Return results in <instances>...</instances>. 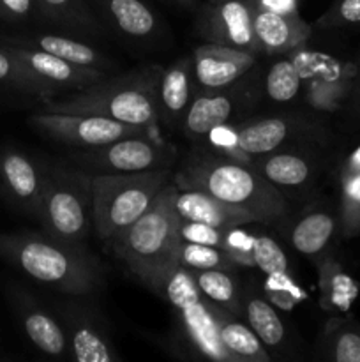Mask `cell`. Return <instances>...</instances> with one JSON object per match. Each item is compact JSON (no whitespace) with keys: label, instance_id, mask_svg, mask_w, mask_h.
I'll use <instances>...</instances> for the list:
<instances>
[{"label":"cell","instance_id":"cell-1","mask_svg":"<svg viewBox=\"0 0 360 362\" xmlns=\"http://www.w3.org/2000/svg\"><path fill=\"white\" fill-rule=\"evenodd\" d=\"M176 186H193L251 212L260 223L281 221L289 212L286 194L239 159L196 147L175 175Z\"/></svg>","mask_w":360,"mask_h":362},{"label":"cell","instance_id":"cell-2","mask_svg":"<svg viewBox=\"0 0 360 362\" xmlns=\"http://www.w3.org/2000/svg\"><path fill=\"white\" fill-rule=\"evenodd\" d=\"M173 191L175 182L169 180L150 207L108 243L131 274L157 296L176 265L179 218L173 209Z\"/></svg>","mask_w":360,"mask_h":362},{"label":"cell","instance_id":"cell-3","mask_svg":"<svg viewBox=\"0 0 360 362\" xmlns=\"http://www.w3.org/2000/svg\"><path fill=\"white\" fill-rule=\"evenodd\" d=\"M161 66L133 69L119 76H106L81 90L46 101L44 112L99 115L131 126L157 131V87Z\"/></svg>","mask_w":360,"mask_h":362},{"label":"cell","instance_id":"cell-4","mask_svg":"<svg viewBox=\"0 0 360 362\" xmlns=\"http://www.w3.org/2000/svg\"><path fill=\"white\" fill-rule=\"evenodd\" d=\"M328 133L320 120L309 115L281 113V115L249 117L222 124L212 129L194 147L207 148L221 156L249 163L251 159L295 145H321Z\"/></svg>","mask_w":360,"mask_h":362},{"label":"cell","instance_id":"cell-5","mask_svg":"<svg viewBox=\"0 0 360 362\" xmlns=\"http://www.w3.org/2000/svg\"><path fill=\"white\" fill-rule=\"evenodd\" d=\"M13 253L30 278L62 296H92L102 283L99 262L85 246L62 243L49 233L16 240Z\"/></svg>","mask_w":360,"mask_h":362},{"label":"cell","instance_id":"cell-6","mask_svg":"<svg viewBox=\"0 0 360 362\" xmlns=\"http://www.w3.org/2000/svg\"><path fill=\"white\" fill-rule=\"evenodd\" d=\"M169 182V168L92 175V228L104 243L133 225Z\"/></svg>","mask_w":360,"mask_h":362},{"label":"cell","instance_id":"cell-7","mask_svg":"<svg viewBox=\"0 0 360 362\" xmlns=\"http://www.w3.org/2000/svg\"><path fill=\"white\" fill-rule=\"evenodd\" d=\"M159 296L169 304L180 346L191 357L229 362L219 339V310L198 290L193 272L175 265L161 286Z\"/></svg>","mask_w":360,"mask_h":362},{"label":"cell","instance_id":"cell-8","mask_svg":"<svg viewBox=\"0 0 360 362\" xmlns=\"http://www.w3.org/2000/svg\"><path fill=\"white\" fill-rule=\"evenodd\" d=\"M39 219L52 237L83 246L92 228V173L78 166H56L46 173Z\"/></svg>","mask_w":360,"mask_h":362},{"label":"cell","instance_id":"cell-9","mask_svg":"<svg viewBox=\"0 0 360 362\" xmlns=\"http://www.w3.org/2000/svg\"><path fill=\"white\" fill-rule=\"evenodd\" d=\"M263 71L256 64L228 87L196 92L180 124L184 136L198 145L215 127L246 119L263 98Z\"/></svg>","mask_w":360,"mask_h":362},{"label":"cell","instance_id":"cell-10","mask_svg":"<svg viewBox=\"0 0 360 362\" xmlns=\"http://www.w3.org/2000/svg\"><path fill=\"white\" fill-rule=\"evenodd\" d=\"M175 147L157 136V133L134 134L94 148L73 154L78 168L97 173H134L145 170L169 168L175 159Z\"/></svg>","mask_w":360,"mask_h":362},{"label":"cell","instance_id":"cell-11","mask_svg":"<svg viewBox=\"0 0 360 362\" xmlns=\"http://www.w3.org/2000/svg\"><path fill=\"white\" fill-rule=\"evenodd\" d=\"M56 306L69 343L71 359L78 362H119L109 325L88 296H66Z\"/></svg>","mask_w":360,"mask_h":362},{"label":"cell","instance_id":"cell-12","mask_svg":"<svg viewBox=\"0 0 360 362\" xmlns=\"http://www.w3.org/2000/svg\"><path fill=\"white\" fill-rule=\"evenodd\" d=\"M292 55L302 74L307 105L321 113L344 108L352 90L355 64L342 62L327 53L311 52L306 46L292 52Z\"/></svg>","mask_w":360,"mask_h":362},{"label":"cell","instance_id":"cell-13","mask_svg":"<svg viewBox=\"0 0 360 362\" xmlns=\"http://www.w3.org/2000/svg\"><path fill=\"white\" fill-rule=\"evenodd\" d=\"M32 122L46 136L81 148L101 147V145L112 144L120 138L134 136V134L157 133V131L131 126V124L106 119V117L80 115V113L42 112L35 115Z\"/></svg>","mask_w":360,"mask_h":362},{"label":"cell","instance_id":"cell-14","mask_svg":"<svg viewBox=\"0 0 360 362\" xmlns=\"http://www.w3.org/2000/svg\"><path fill=\"white\" fill-rule=\"evenodd\" d=\"M196 30L205 42L247 49L260 55L254 35V9L251 0H208V4L198 11Z\"/></svg>","mask_w":360,"mask_h":362},{"label":"cell","instance_id":"cell-15","mask_svg":"<svg viewBox=\"0 0 360 362\" xmlns=\"http://www.w3.org/2000/svg\"><path fill=\"white\" fill-rule=\"evenodd\" d=\"M32 85L41 88L42 92H74L102 80L108 74L90 67L76 66L67 60L46 53L42 49L23 48L13 53Z\"/></svg>","mask_w":360,"mask_h":362},{"label":"cell","instance_id":"cell-16","mask_svg":"<svg viewBox=\"0 0 360 362\" xmlns=\"http://www.w3.org/2000/svg\"><path fill=\"white\" fill-rule=\"evenodd\" d=\"M311 145L277 148L274 152L251 159L247 165L253 166L265 180L277 187L282 194L293 191H307L318 179L320 159L314 152H307Z\"/></svg>","mask_w":360,"mask_h":362},{"label":"cell","instance_id":"cell-17","mask_svg":"<svg viewBox=\"0 0 360 362\" xmlns=\"http://www.w3.org/2000/svg\"><path fill=\"white\" fill-rule=\"evenodd\" d=\"M196 92H210L224 88L253 69L260 55L232 46L203 42L191 55Z\"/></svg>","mask_w":360,"mask_h":362},{"label":"cell","instance_id":"cell-18","mask_svg":"<svg viewBox=\"0 0 360 362\" xmlns=\"http://www.w3.org/2000/svg\"><path fill=\"white\" fill-rule=\"evenodd\" d=\"M173 209L179 219L205 223L217 228L260 223L251 212L233 207L207 191L193 186H176L173 191Z\"/></svg>","mask_w":360,"mask_h":362},{"label":"cell","instance_id":"cell-19","mask_svg":"<svg viewBox=\"0 0 360 362\" xmlns=\"http://www.w3.org/2000/svg\"><path fill=\"white\" fill-rule=\"evenodd\" d=\"M240 317L256 332L260 341L270 354L272 361L288 356L289 346H292L288 327L258 283L244 285L242 315Z\"/></svg>","mask_w":360,"mask_h":362},{"label":"cell","instance_id":"cell-20","mask_svg":"<svg viewBox=\"0 0 360 362\" xmlns=\"http://www.w3.org/2000/svg\"><path fill=\"white\" fill-rule=\"evenodd\" d=\"M254 9V35L261 57H281L307 45L313 27L300 18Z\"/></svg>","mask_w":360,"mask_h":362},{"label":"cell","instance_id":"cell-21","mask_svg":"<svg viewBox=\"0 0 360 362\" xmlns=\"http://www.w3.org/2000/svg\"><path fill=\"white\" fill-rule=\"evenodd\" d=\"M337 237H341L337 207L323 204L304 211L288 232L293 250L314 262L330 251Z\"/></svg>","mask_w":360,"mask_h":362},{"label":"cell","instance_id":"cell-22","mask_svg":"<svg viewBox=\"0 0 360 362\" xmlns=\"http://www.w3.org/2000/svg\"><path fill=\"white\" fill-rule=\"evenodd\" d=\"M104 25L131 41H152L157 35L159 25L154 11L143 0H88Z\"/></svg>","mask_w":360,"mask_h":362},{"label":"cell","instance_id":"cell-23","mask_svg":"<svg viewBox=\"0 0 360 362\" xmlns=\"http://www.w3.org/2000/svg\"><path fill=\"white\" fill-rule=\"evenodd\" d=\"M194 94H196V83H194L191 57H180L169 66L161 67L157 87L159 124L180 127Z\"/></svg>","mask_w":360,"mask_h":362},{"label":"cell","instance_id":"cell-24","mask_svg":"<svg viewBox=\"0 0 360 362\" xmlns=\"http://www.w3.org/2000/svg\"><path fill=\"white\" fill-rule=\"evenodd\" d=\"M41 13L60 28V34L81 39H101L106 27L92 9L88 0H35Z\"/></svg>","mask_w":360,"mask_h":362},{"label":"cell","instance_id":"cell-25","mask_svg":"<svg viewBox=\"0 0 360 362\" xmlns=\"http://www.w3.org/2000/svg\"><path fill=\"white\" fill-rule=\"evenodd\" d=\"M320 304L328 313H346L359 296V285L332 251L316 260Z\"/></svg>","mask_w":360,"mask_h":362},{"label":"cell","instance_id":"cell-26","mask_svg":"<svg viewBox=\"0 0 360 362\" xmlns=\"http://www.w3.org/2000/svg\"><path fill=\"white\" fill-rule=\"evenodd\" d=\"M337 184L341 237L353 239L360 235V144L342 158Z\"/></svg>","mask_w":360,"mask_h":362},{"label":"cell","instance_id":"cell-27","mask_svg":"<svg viewBox=\"0 0 360 362\" xmlns=\"http://www.w3.org/2000/svg\"><path fill=\"white\" fill-rule=\"evenodd\" d=\"M28 48L42 49L46 53L59 57V59L67 60L76 66L90 67V69L102 71V73L109 74L112 71L116 69L115 62L109 59L108 55L101 52V49L94 48L87 39L74 37V35L67 34H41L30 39Z\"/></svg>","mask_w":360,"mask_h":362},{"label":"cell","instance_id":"cell-28","mask_svg":"<svg viewBox=\"0 0 360 362\" xmlns=\"http://www.w3.org/2000/svg\"><path fill=\"white\" fill-rule=\"evenodd\" d=\"M219 339L229 362L272 361L270 354L249 324L242 317L226 310H219Z\"/></svg>","mask_w":360,"mask_h":362},{"label":"cell","instance_id":"cell-29","mask_svg":"<svg viewBox=\"0 0 360 362\" xmlns=\"http://www.w3.org/2000/svg\"><path fill=\"white\" fill-rule=\"evenodd\" d=\"M23 327L25 334L39 352L48 357H59V359L69 357L71 359L66 329L59 315L44 310L41 304L28 303L23 313Z\"/></svg>","mask_w":360,"mask_h":362},{"label":"cell","instance_id":"cell-30","mask_svg":"<svg viewBox=\"0 0 360 362\" xmlns=\"http://www.w3.org/2000/svg\"><path fill=\"white\" fill-rule=\"evenodd\" d=\"M316 359L360 362V322L348 317L328 318L318 338Z\"/></svg>","mask_w":360,"mask_h":362},{"label":"cell","instance_id":"cell-31","mask_svg":"<svg viewBox=\"0 0 360 362\" xmlns=\"http://www.w3.org/2000/svg\"><path fill=\"white\" fill-rule=\"evenodd\" d=\"M191 272L198 290L208 303L239 317L242 315L244 285L240 283L236 269H208Z\"/></svg>","mask_w":360,"mask_h":362},{"label":"cell","instance_id":"cell-32","mask_svg":"<svg viewBox=\"0 0 360 362\" xmlns=\"http://www.w3.org/2000/svg\"><path fill=\"white\" fill-rule=\"evenodd\" d=\"M2 172L14 198L27 205L28 209L39 211L46 175L39 172L37 166L27 156L20 154V152H9L4 158Z\"/></svg>","mask_w":360,"mask_h":362},{"label":"cell","instance_id":"cell-33","mask_svg":"<svg viewBox=\"0 0 360 362\" xmlns=\"http://www.w3.org/2000/svg\"><path fill=\"white\" fill-rule=\"evenodd\" d=\"M304 80L292 53L275 57L272 66L263 71V98L274 105H288L299 99Z\"/></svg>","mask_w":360,"mask_h":362},{"label":"cell","instance_id":"cell-34","mask_svg":"<svg viewBox=\"0 0 360 362\" xmlns=\"http://www.w3.org/2000/svg\"><path fill=\"white\" fill-rule=\"evenodd\" d=\"M176 265L189 271H208V269H239L222 247L205 244L184 243L179 239L176 246Z\"/></svg>","mask_w":360,"mask_h":362},{"label":"cell","instance_id":"cell-35","mask_svg":"<svg viewBox=\"0 0 360 362\" xmlns=\"http://www.w3.org/2000/svg\"><path fill=\"white\" fill-rule=\"evenodd\" d=\"M253 267L267 278H281V276L292 274L284 250L279 246L274 237L267 235V233H254Z\"/></svg>","mask_w":360,"mask_h":362},{"label":"cell","instance_id":"cell-36","mask_svg":"<svg viewBox=\"0 0 360 362\" xmlns=\"http://www.w3.org/2000/svg\"><path fill=\"white\" fill-rule=\"evenodd\" d=\"M321 30H360V0H334L316 20Z\"/></svg>","mask_w":360,"mask_h":362},{"label":"cell","instance_id":"cell-37","mask_svg":"<svg viewBox=\"0 0 360 362\" xmlns=\"http://www.w3.org/2000/svg\"><path fill=\"white\" fill-rule=\"evenodd\" d=\"M226 230L228 228H217V226L205 225V223L198 221H187V219L176 221V235L184 243L222 247L224 246Z\"/></svg>","mask_w":360,"mask_h":362},{"label":"cell","instance_id":"cell-38","mask_svg":"<svg viewBox=\"0 0 360 362\" xmlns=\"http://www.w3.org/2000/svg\"><path fill=\"white\" fill-rule=\"evenodd\" d=\"M246 226L247 225H240L226 230L224 246H222V250L239 267H253L254 233L247 232Z\"/></svg>","mask_w":360,"mask_h":362},{"label":"cell","instance_id":"cell-39","mask_svg":"<svg viewBox=\"0 0 360 362\" xmlns=\"http://www.w3.org/2000/svg\"><path fill=\"white\" fill-rule=\"evenodd\" d=\"M353 64H355V74H353L352 90H349L348 99H346L344 108L348 112L352 122L360 127V53L353 60Z\"/></svg>","mask_w":360,"mask_h":362},{"label":"cell","instance_id":"cell-40","mask_svg":"<svg viewBox=\"0 0 360 362\" xmlns=\"http://www.w3.org/2000/svg\"><path fill=\"white\" fill-rule=\"evenodd\" d=\"M253 7L263 11H272L277 14L295 16L299 14V0H251Z\"/></svg>","mask_w":360,"mask_h":362},{"label":"cell","instance_id":"cell-41","mask_svg":"<svg viewBox=\"0 0 360 362\" xmlns=\"http://www.w3.org/2000/svg\"><path fill=\"white\" fill-rule=\"evenodd\" d=\"M35 0H0V11L11 16L23 18L28 16Z\"/></svg>","mask_w":360,"mask_h":362},{"label":"cell","instance_id":"cell-42","mask_svg":"<svg viewBox=\"0 0 360 362\" xmlns=\"http://www.w3.org/2000/svg\"><path fill=\"white\" fill-rule=\"evenodd\" d=\"M13 73H20L27 76L23 67H21L20 62L16 60V57H7L6 53L0 52V80H6V78L13 76ZM28 80H30V78H28Z\"/></svg>","mask_w":360,"mask_h":362},{"label":"cell","instance_id":"cell-43","mask_svg":"<svg viewBox=\"0 0 360 362\" xmlns=\"http://www.w3.org/2000/svg\"><path fill=\"white\" fill-rule=\"evenodd\" d=\"M173 2H176L179 6L186 7V9H194V7L198 6V0H173Z\"/></svg>","mask_w":360,"mask_h":362},{"label":"cell","instance_id":"cell-44","mask_svg":"<svg viewBox=\"0 0 360 362\" xmlns=\"http://www.w3.org/2000/svg\"><path fill=\"white\" fill-rule=\"evenodd\" d=\"M210 2H221V0H210Z\"/></svg>","mask_w":360,"mask_h":362}]
</instances>
